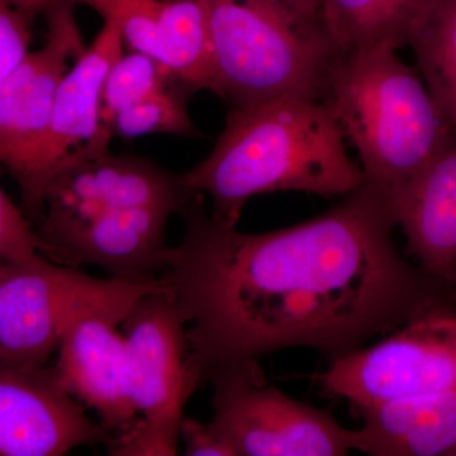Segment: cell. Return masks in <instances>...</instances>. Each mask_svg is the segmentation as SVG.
I'll return each mask as SVG.
<instances>
[{
  "label": "cell",
  "instance_id": "6da1fadb",
  "mask_svg": "<svg viewBox=\"0 0 456 456\" xmlns=\"http://www.w3.org/2000/svg\"><path fill=\"white\" fill-rule=\"evenodd\" d=\"M185 235L164 278L187 326L188 362L216 369L305 347L336 360L411 321L456 307V288L402 256L392 197L364 182L310 221L242 233L204 211L180 213Z\"/></svg>",
  "mask_w": 456,
  "mask_h": 456
},
{
  "label": "cell",
  "instance_id": "7a4b0ae2",
  "mask_svg": "<svg viewBox=\"0 0 456 456\" xmlns=\"http://www.w3.org/2000/svg\"><path fill=\"white\" fill-rule=\"evenodd\" d=\"M345 139L325 101L285 95L231 108L215 149L183 182L212 198L215 220L236 226L245 204L260 194L345 197L362 187L364 171Z\"/></svg>",
  "mask_w": 456,
  "mask_h": 456
},
{
  "label": "cell",
  "instance_id": "3957f363",
  "mask_svg": "<svg viewBox=\"0 0 456 456\" xmlns=\"http://www.w3.org/2000/svg\"><path fill=\"white\" fill-rule=\"evenodd\" d=\"M395 47L378 45L338 57L325 102L355 146L365 182L397 191L454 143V131L419 71Z\"/></svg>",
  "mask_w": 456,
  "mask_h": 456
},
{
  "label": "cell",
  "instance_id": "277c9868",
  "mask_svg": "<svg viewBox=\"0 0 456 456\" xmlns=\"http://www.w3.org/2000/svg\"><path fill=\"white\" fill-rule=\"evenodd\" d=\"M218 97L231 108L285 95L325 101L340 53L281 0H206Z\"/></svg>",
  "mask_w": 456,
  "mask_h": 456
},
{
  "label": "cell",
  "instance_id": "5b68a950",
  "mask_svg": "<svg viewBox=\"0 0 456 456\" xmlns=\"http://www.w3.org/2000/svg\"><path fill=\"white\" fill-rule=\"evenodd\" d=\"M121 329L125 392L139 424L116 436L108 454L176 455L183 410L202 382L189 365L187 323L169 285L140 298Z\"/></svg>",
  "mask_w": 456,
  "mask_h": 456
},
{
  "label": "cell",
  "instance_id": "8992f818",
  "mask_svg": "<svg viewBox=\"0 0 456 456\" xmlns=\"http://www.w3.org/2000/svg\"><path fill=\"white\" fill-rule=\"evenodd\" d=\"M209 430L235 456H342L356 450V430L270 386L259 360L216 369Z\"/></svg>",
  "mask_w": 456,
  "mask_h": 456
},
{
  "label": "cell",
  "instance_id": "52a82bcc",
  "mask_svg": "<svg viewBox=\"0 0 456 456\" xmlns=\"http://www.w3.org/2000/svg\"><path fill=\"white\" fill-rule=\"evenodd\" d=\"M167 285L164 277L141 283L110 277L75 305L62 327L53 365L60 380L77 402L97 413L99 424L114 436L128 434L139 424L125 392V338L118 329L140 298Z\"/></svg>",
  "mask_w": 456,
  "mask_h": 456
},
{
  "label": "cell",
  "instance_id": "ba28073f",
  "mask_svg": "<svg viewBox=\"0 0 456 456\" xmlns=\"http://www.w3.org/2000/svg\"><path fill=\"white\" fill-rule=\"evenodd\" d=\"M323 392L351 408L456 388V307L415 318L382 341L331 362Z\"/></svg>",
  "mask_w": 456,
  "mask_h": 456
},
{
  "label": "cell",
  "instance_id": "9c48e42d",
  "mask_svg": "<svg viewBox=\"0 0 456 456\" xmlns=\"http://www.w3.org/2000/svg\"><path fill=\"white\" fill-rule=\"evenodd\" d=\"M123 44L118 27L104 22L60 84L44 136L12 171L29 224L44 217L45 196L56 174L80 159L110 151L113 134L102 121V89L123 55Z\"/></svg>",
  "mask_w": 456,
  "mask_h": 456
},
{
  "label": "cell",
  "instance_id": "30bf717a",
  "mask_svg": "<svg viewBox=\"0 0 456 456\" xmlns=\"http://www.w3.org/2000/svg\"><path fill=\"white\" fill-rule=\"evenodd\" d=\"M107 279L35 254L0 273V365L40 368L59 346L66 318Z\"/></svg>",
  "mask_w": 456,
  "mask_h": 456
},
{
  "label": "cell",
  "instance_id": "8fae6325",
  "mask_svg": "<svg viewBox=\"0 0 456 456\" xmlns=\"http://www.w3.org/2000/svg\"><path fill=\"white\" fill-rule=\"evenodd\" d=\"M173 212L155 207L44 215L35 227L38 254L61 265L101 266L125 281H151L165 269V228Z\"/></svg>",
  "mask_w": 456,
  "mask_h": 456
},
{
  "label": "cell",
  "instance_id": "7c38bea8",
  "mask_svg": "<svg viewBox=\"0 0 456 456\" xmlns=\"http://www.w3.org/2000/svg\"><path fill=\"white\" fill-rule=\"evenodd\" d=\"M114 439L66 391L55 367L0 365V456H62Z\"/></svg>",
  "mask_w": 456,
  "mask_h": 456
},
{
  "label": "cell",
  "instance_id": "4fadbf2b",
  "mask_svg": "<svg viewBox=\"0 0 456 456\" xmlns=\"http://www.w3.org/2000/svg\"><path fill=\"white\" fill-rule=\"evenodd\" d=\"M74 9L68 0H56L42 13L47 23L44 46L29 51L0 84V167L9 173L44 136L69 60L86 49Z\"/></svg>",
  "mask_w": 456,
  "mask_h": 456
},
{
  "label": "cell",
  "instance_id": "5bb4252c",
  "mask_svg": "<svg viewBox=\"0 0 456 456\" xmlns=\"http://www.w3.org/2000/svg\"><path fill=\"white\" fill-rule=\"evenodd\" d=\"M200 194L184 184L182 174L139 156L110 151L80 159L56 174L45 196L44 215L84 216L139 207L180 215Z\"/></svg>",
  "mask_w": 456,
  "mask_h": 456
},
{
  "label": "cell",
  "instance_id": "9a60e30c",
  "mask_svg": "<svg viewBox=\"0 0 456 456\" xmlns=\"http://www.w3.org/2000/svg\"><path fill=\"white\" fill-rule=\"evenodd\" d=\"M389 194L408 251L419 268L456 288V139L419 175Z\"/></svg>",
  "mask_w": 456,
  "mask_h": 456
},
{
  "label": "cell",
  "instance_id": "2e32d148",
  "mask_svg": "<svg viewBox=\"0 0 456 456\" xmlns=\"http://www.w3.org/2000/svg\"><path fill=\"white\" fill-rule=\"evenodd\" d=\"M356 450L371 456H456V388L351 408Z\"/></svg>",
  "mask_w": 456,
  "mask_h": 456
},
{
  "label": "cell",
  "instance_id": "e0dca14e",
  "mask_svg": "<svg viewBox=\"0 0 456 456\" xmlns=\"http://www.w3.org/2000/svg\"><path fill=\"white\" fill-rule=\"evenodd\" d=\"M432 0H320L327 37L340 55L378 45L406 46Z\"/></svg>",
  "mask_w": 456,
  "mask_h": 456
},
{
  "label": "cell",
  "instance_id": "ac0fdd59",
  "mask_svg": "<svg viewBox=\"0 0 456 456\" xmlns=\"http://www.w3.org/2000/svg\"><path fill=\"white\" fill-rule=\"evenodd\" d=\"M163 64L189 88L217 95L215 50L206 0H161Z\"/></svg>",
  "mask_w": 456,
  "mask_h": 456
},
{
  "label": "cell",
  "instance_id": "d6986e66",
  "mask_svg": "<svg viewBox=\"0 0 456 456\" xmlns=\"http://www.w3.org/2000/svg\"><path fill=\"white\" fill-rule=\"evenodd\" d=\"M407 46L456 136V0H432L411 32Z\"/></svg>",
  "mask_w": 456,
  "mask_h": 456
},
{
  "label": "cell",
  "instance_id": "ffe728a7",
  "mask_svg": "<svg viewBox=\"0 0 456 456\" xmlns=\"http://www.w3.org/2000/svg\"><path fill=\"white\" fill-rule=\"evenodd\" d=\"M193 89L187 84L174 80L169 86L116 114L110 123L113 136L136 139L146 134H174L198 137L189 116L188 102Z\"/></svg>",
  "mask_w": 456,
  "mask_h": 456
},
{
  "label": "cell",
  "instance_id": "44dd1931",
  "mask_svg": "<svg viewBox=\"0 0 456 456\" xmlns=\"http://www.w3.org/2000/svg\"><path fill=\"white\" fill-rule=\"evenodd\" d=\"M174 80L179 79L154 57L134 50L122 55L104 79L102 121L108 127V123L117 113L161 92Z\"/></svg>",
  "mask_w": 456,
  "mask_h": 456
},
{
  "label": "cell",
  "instance_id": "7402d4cb",
  "mask_svg": "<svg viewBox=\"0 0 456 456\" xmlns=\"http://www.w3.org/2000/svg\"><path fill=\"white\" fill-rule=\"evenodd\" d=\"M92 8L104 22L118 27L131 50L154 57L163 64V47L159 33L161 0H68ZM164 65V64H163Z\"/></svg>",
  "mask_w": 456,
  "mask_h": 456
},
{
  "label": "cell",
  "instance_id": "603a6c76",
  "mask_svg": "<svg viewBox=\"0 0 456 456\" xmlns=\"http://www.w3.org/2000/svg\"><path fill=\"white\" fill-rule=\"evenodd\" d=\"M33 17L8 0H0V84L13 73L29 53Z\"/></svg>",
  "mask_w": 456,
  "mask_h": 456
},
{
  "label": "cell",
  "instance_id": "cb8c5ba5",
  "mask_svg": "<svg viewBox=\"0 0 456 456\" xmlns=\"http://www.w3.org/2000/svg\"><path fill=\"white\" fill-rule=\"evenodd\" d=\"M40 251L35 228L0 188V259L17 260Z\"/></svg>",
  "mask_w": 456,
  "mask_h": 456
},
{
  "label": "cell",
  "instance_id": "d4e9b609",
  "mask_svg": "<svg viewBox=\"0 0 456 456\" xmlns=\"http://www.w3.org/2000/svg\"><path fill=\"white\" fill-rule=\"evenodd\" d=\"M179 436L185 440V455L188 456H235L226 443L218 439L208 425L196 419H183Z\"/></svg>",
  "mask_w": 456,
  "mask_h": 456
},
{
  "label": "cell",
  "instance_id": "484cf974",
  "mask_svg": "<svg viewBox=\"0 0 456 456\" xmlns=\"http://www.w3.org/2000/svg\"><path fill=\"white\" fill-rule=\"evenodd\" d=\"M302 22L323 28L321 20L320 0H281Z\"/></svg>",
  "mask_w": 456,
  "mask_h": 456
},
{
  "label": "cell",
  "instance_id": "4316f807",
  "mask_svg": "<svg viewBox=\"0 0 456 456\" xmlns=\"http://www.w3.org/2000/svg\"><path fill=\"white\" fill-rule=\"evenodd\" d=\"M8 2L13 7L35 18L37 14L44 13L56 0H8Z\"/></svg>",
  "mask_w": 456,
  "mask_h": 456
},
{
  "label": "cell",
  "instance_id": "83f0119b",
  "mask_svg": "<svg viewBox=\"0 0 456 456\" xmlns=\"http://www.w3.org/2000/svg\"><path fill=\"white\" fill-rule=\"evenodd\" d=\"M5 260L0 259V273H2L3 264H4Z\"/></svg>",
  "mask_w": 456,
  "mask_h": 456
}]
</instances>
